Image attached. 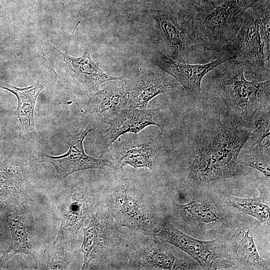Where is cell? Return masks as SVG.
Wrapping results in <instances>:
<instances>
[{
	"instance_id": "obj_1",
	"label": "cell",
	"mask_w": 270,
	"mask_h": 270,
	"mask_svg": "<svg viewBox=\"0 0 270 270\" xmlns=\"http://www.w3.org/2000/svg\"><path fill=\"white\" fill-rule=\"evenodd\" d=\"M250 134L246 129L224 122L220 116L212 118L198 136L188 178L208 183L244 174L246 166L238 158Z\"/></svg>"
},
{
	"instance_id": "obj_2",
	"label": "cell",
	"mask_w": 270,
	"mask_h": 270,
	"mask_svg": "<svg viewBox=\"0 0 270 270\" xmlns=\"http://www.w3.org/2000/svg\"><path fill=\"white\" fill-rule=\"evenodd\" d=\"M270 20L269 0L248 8L234 37L220 52L259 82L270 79Z\"/></svg>"
},
{
	"instance_id": "obj_3",
	"label": "cell",
	"mask_w": 270,
	"mask_h": 270,
	"mask_svg": "<svg viewBox=\"0 0 270 270\" xmlns=\"http://www.w3.org/2000/svg\"><path fill=\"white\" fill-rule=\"evenodd\" d=\"M230 62L226 61L218 68V92L230 122L245 128L252 124L256 115L270 110V79L248 81L244 77L243 68Z\"/></svg>"
},
{
	"instance_id": "obj_4",
	"label": "cell",
	"mask_w": 270,
	"mask_h": 270,
	"mask_svg": "<svg viewBox=\"0 0 270 270\" xmlns=\"http://www.w3.org/2000/svg\"><path fill=\"white\" fill-rule=\"evenodd\" d=\"M264 0H224L211 9L194 15L198 46L219 54L234 37L246 11Z\"/></svg>"
},
{
	"instance_id": "obj_5",
	"label": "cell",
	"mask_w": 270,
	"mask_h": 270,
	"mask_svg": "<svg viewBox=\"0 0 270 270\" xmlns=\"http://www.w3.org/2000/svg\"><path fill=\"white\" fill-rule=\"evenodd\" d=\"M106 195L104 204L121 230L150 235L162 220L158 219L142 191L118 186L108 188Z\"/></svg>"
},
{
	"instance_id": "obj_6",
	"label": "cell",
	"mask_w": 270,
	"mask_h": 270,
	"mask_svg": "<svg viewBox=\"0 0 270 270\" xmlns=\"http://www.w3.org/2000/svg\"><path fill=\"white\" fill-rule=\"evenodd\" d=\"M126 232L118 227L104 204L94 210L88 224L83 228V242L78 250L84 256L82 269H88L94 259L107 262L114 256L121 258L130 246Z\"/></svg>"
},
{
	"instance_id": "obj_7",
	"label": "cell",
	"mask_w": 270,
	"mask_h": 270,
	"mask_svg": "<svg viewBox=\"0 0 270 270\" xmlns=\"http://www.w3.org/2000/svg\"><path fill=\"white\" fill-rule=\"evenodd\" d=\"M172 206L176 221L193 233L216 234L230 226L232 218L228 210L210 194H198L184 204L173 202Z\"/></svg>"
},
{
	"instance_id": "obj_8",
	"label": "cell",
	"mask_w": 270,
	"mask_h": 270,
	"mask_svg": "<svg viewBox=\"0 0 270 270\" xmlns=\"http://www.w3.org/2000/svg\"><path fill=\"white\" fill-rule=\"evenodd\" d=\"M194 12L190 9L180 12H160L154 16L167 50L166 55L180 62L192 60L198 49L194 28Z\"/></svg>"
},
{
	"instance_id": "obj_9",
	"label": "cell",
	"mask_w": 270,
	"mask_h": 270,
	"mask_svg": "<svg viewBox=\"0 0 270 270\" xmlns=\"http://www.w3.org/2000/svg\"><path fill=\"white\" fill-rule=\"evenodd\" d=\"M152 235L182 250L202 269H218L226 261L224 244L218 238L210 240H198L182 232L167 220L160 221Z\"/></svg>"
},
{
	"instance_id": "obj_10",
	"label": "cell",
	"mask_w": 270,
	"mask_h": 270,
	"mask_svg": "<svg viewBox=\"0 0 270 270\" xmlns=\"http://www.w3.org/2000/svg\"><path fill=\"white\" fill-rule=\"evenodd\" d=\"M96 128L94 126L91 125L79 129L68 139L69 148L66 154L52 156L41 153L38 162L52 164L56 170V178L60 179L80 170L104 169L108 167L114 168L108 160L101 157L96 158L85 153L83 142L87 134Z\"/></svg>"
},
{
	"instance_id": "obj_11",
	"label": "cell",
	"mask_w": 270,
	"mask_h": 270,
	"mask_svg": "<svg viewBox=\"0 0 270 270\" xmlns=\"http://www.w3.org/2000/svg\"><path fill=\"white\" fill-rule=\"evenodd\" d=\"M151 60L155 66L180 84L189 94L196 97L200 94L201 83L205 75L230 58L226 54H221L209 62L193 64L178 62L156 50Z\"/></svg>"
},
{
	"instance_id": "obj_12",
	"label": "cell",
	"mask_w": 270,
	"mask_h": 270,
	"mask_svg": "<svg viewBox=\"0 0 270 270\" xmlns=\"http://www.w3.org/2000/svg\"><path fill=\"white\" fill-rule=\"evenodd\" d=\"M128 140L114 146L110 152V160L114 168L122 170L129 165L134 168H146L152 170L158 156L160 146L158 136L149 138L134 134Z\"/></svg>"
},
{
	"instance_id": "obj_13",
	"label": "cell",
	"mask_w": 270,
	"mask_h": 270,
	"mask_svg": "<svg viewBox=\"0 0 270 270\" xmlns=\"http://www.w3.org/2000/svg\"><path fill=\"white\" fill-rule=\"evenodd\" d=\"M152 234L139 248L131 252L128 263L131 269L136 270H191L196 269L183 259L176 257L166 244Z\"/></svg>"
},
{
	"instance_id": "obj_14",
	"label": "cell",
	"mask_w": 270,
	"mask_h": 270,
	"mask_svg": "<svg viewBox=\"0 0 270 270\" xmlns=\"http://www.w3.org/2000/svg\"><path fill=\"white\" fill-rule=\"evenodd\" d=\"M95 196L84 186L74 187L70 191L62 208L61 224L58 234L68 243H74L84 222L95 207Z\"/></svg>"
},
{
	"instance_id": "obj_15",
	"label": "cell",
	"mask_w": 270,
	"mask_h": 270,
	"mask_svg": "<svg viewBox=\"0 0 270 270\" xmlns=\"http://www.w3.org/2000/svg\"><path fill=\"white\" fill-rule=\"evenodd\" d=\"M70 40L65 52L53 48L59 52L72 81L80 92L90 96L98 90L102 83L110 80H123L122 77L112 76L104 72L100 68L98 64L92 60L88 51L80 57L69 55L68 47Z\"/></svg>"
},
{
	"instance_id": "obj_16",
	"label": "cell",
	"mask_w": 270,
	"mask_h": 270,
	"mask_svg": "<svg viewBox=\"0 0 270 270\" xmlns=\"http://www.w3.org/2000/svg\"><path fill=\"white\" fill-rule=\"evenodd\" d=\"M107 124L104 138L105 147L109 148L120 136L126 133L136 134L148 126L160 128L161 132L164 121L160 112L155 109L126 108L120 112Z\"/></svg>"
},
{
	"instance_id": "obj_17",
	"label": "cell",
	"mask_w": 270,
	"mask_h": 270,
	"mask_svg": "<svg viewBox=\"0 0 270 270\" xmlns=\"http://www.w3.org/2000/svg\"><path fill=\"white\" fill-rule=\"evenodd\" d=\"M128 91L127 108L142 109L156 96L166 93L178 84L165 72L152 71L130 82L123 80Z\"/></svg>"
},
{
	"instance_id": "obj_18",
	"label": "cell",
	"mask_w": 270,
	"mask_h": 270,
	"mask_svg": "<svg viewBox=\"0 0 270 270\" xmlns=\"http://www.w3.org/2000/svg\"><path fill=\"white\" fill-rule=\"evenodd\" d=\"M128 106V91L122 82L120 87L108 86L92 94L84 112L96 128L114 118Z\"/></svg>"
},
{
	"instance_id": "obj_19",
	"label": "cell",
	"mask_w": 270,
	"mask_h": 270,
	"mask_svg": "<svg viewBox=\"0 0 270 270\" xmlns=\"http://www.w3.org/2000/svg\"><path fill=\"white\" fill-rule=\"evenodd\" d=\"M2 88L14 94L18 100L16 115L20 124L22 135H34L36 129L34 110L36 98L44 88L42 80H38L30 86L20 88L2 82Z\"/></svg>"
},
{
	"instance_id": "obj_20",
	"label": "cell",
	"mask_w": 270,
	"mask_h": 270,
	"mask_svg": "<svg viewBox=\"0 0 270 270\" xmlns=\"http://www.w3.org/2000/svg\"><path fill=\"white\" fill-rule=\"evenodd\" d=\"M232 247L240 262L248 269L268 270L270 260L262 258L257 250L250 230L239 226L232 238Z\"/></svg>"
},
{
	"instance_id": "obj_21",
	"label": "cell",
	"mask_w": 270,
	"mask_h": 270,
	"mask_svg": "<svg viewBox=\"0 0 270 270\" xmlns=\"http://www.w3.org/2000/svg\"><path fill=\"white\" fill-rule=\"evenodd\" d=\"M259 195L250 198L228 196L224 202L228 206L252 216L270 226V196L264 188H259Z\"/></svg>"
},
{
	"instance_id": "obj_22",
	"label": "cell",
	"mask_w": 270,
	"mask_h": 270,
	"mask_svg": "<svg viewBox=\"0 0 270 270\" xmlns=\"http://www.w3.org/2000/svg\"><path fill=\"white\" fill-rule=\"evenodd\" d=\"M6 221L11 230L12 240L3 256V264L18 254H30L32 252L30 234L22 216L18 212L10 214L6 216Z\"/></svg>"
},
{
	"instance_id": "obj_23",
	"label": "cell",
	"mask_w": 270,
	"mask_h": 270,
	"mask_svg": "<svg viewBox=\"0 0 270 270\" xmlns=\"http://www.w3.org/2000/svg\"><path fill=\"white\" fill-rule=\"evenodd\" d=\"M68 244L62 237L57 234L56 238L46 250L48 256L46 270L67 268L78 252V250H72L70 248Z\"/></svg>"
},
{
	"instance_id": "obj_24",
	"label": "cell",
	"mask_w": 270,
	"mask_h": 270,
	"mask_svg": "<svg viewBox=\"0 0 270 270\" xmlns=\"http://www.w3.org/2000/svg\"><path fill=\"white\" fill-rule=\"evenodd\" d=\"M238 161L246 166L258 170L270 180V142L260 146H250L244 150L242 148L238 156Z\"/></svg>"
},
{
	"instance_id": "obj_25",
	"label": "cell",
	"mask_w": 270,
	"mask_h": 270,
	"mask_svg": "<svg viewBox=\"0 0 270 270\" xmlns=\"http://www.w3.org/2000/svg\"><path fill=\"white\" fill-rule=\"evenodd\" d=\"M256 128L250 132L251 146H260L270 142V110L262 114L256 121Z\"/></svg>"
},
{
	"instance_id": "obj_26",
	"label": "cell",
	"mask_w": 270,
	"mask_h": 270,
	"mask_svg": "<svg viewBox=\"0 0 270 270\" xmlns=\"http://www.w3.org/2000/svg\"><path fill=\"white\" fill-rule=\"evenodd\" d=\"M220 0V2H222V1H223V0Z\"/></svg>"
}]
</instances>
